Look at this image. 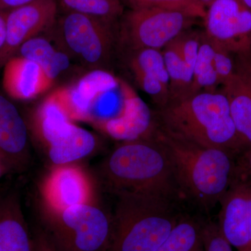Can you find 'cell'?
I'll return each instance as SVG.
<instances>
[{"label": "cell", "mask_w": 251, "mask_h": 251, "mask_svg": "<svg viewBox=\"0 0 251 251\" xmlns=\"http://www.w3.org/2000/svg\"><path fill=\"white\" fill-rule=\"evenodd\" d=\"M202 18L186 10L128 9L118 25V44L125 50H162Z\"/></svg>", "instance_id": "ba28073f"}, {"label": "cell", "mask_w": 251, "mask_h": 251, "mask_svg": "<svg viewBox=\"0 0 251 251\" xmlns=\"http://www.w3.org/2000/svg\"><path fill=\"white\" fill-rule=\"evenodd\" d=\"M6 11H0V51L2 50L6 40Z\"/></svg>", "instance_id": "f1b7e54d"}, {"label": "cell", "mask_w": 251, "mask_h": 251, "mask_svg": "<svg viewBox=\"0 0 251 251\" xmlns=\"http://www.w3.org/2000/svg\"><path fill=\"white\" fill-rule=\"evenodd\" d=\"M219 85L221 84L214 67V44L205 32L202 31L189 95L198 92H216Z\"/></svg>", "instance_id": "44dd1931"}, {"label": "cell", "mask_w": 251, "mask_h": 251, "mask_svg": "<svg viewBox=\"0 0 251 251\" xmlns=\"http://www.w3.org/2000/svg\"><path fill=\"white\" fill-rule=\"evenodd\" d=\"M199 1L204 7L206 8L212 1H214V0H199Z\"/></svg>", "instance_id": "4dcf8cb0"}, {"label": "cell", "mask_w": 251, "mask_h": 251, "mask_svg": "<svg viewBox=\"0 0 251 251\" xmlns=\"http://www.w3.org/2000/svg\"><path fill=\"white\" fill-rule=\"evenodd\" d=\"M124 6L129 9H180L193 11L204 18L206 8L199 0H122Z\"/></svg>", "instance_id": "603a6c76"}, {"label": "cell", "mask_w": 251, "mask_h": 251, "mask_svg": "<svg viewBox=\"0 0 251 251\" xmlns=\"http://www.w3.org/2000/svg\"><path fill=\"white\" fill-rule=\"evenodd\" d=\"M203 223L204 221L197 218L182 214L171 234L156 251H204Z\"/></svg>", "instance_id": "ffe728a7"}, {"label": "cell", "mask_w": 251, "mask_h": 251, "mask_svg": "<svg viewBox=\"0 0 251 251\" xmlns=\"http://www.w3.org/2000/svg\"><path fill=\"white\" fill-rule=\"evenodd\" d=\"M202 237L204 251H233V248L222 235L216 223L204 221Z\"/></svg>", "instance_id": "cb8c5ba5"}, {"label": "cell", "mask_w": 251, "mask_h": 251, "mask_svg": "<svg viewBox=\"0 0 251 251\" xmlns=\"http://www.w3.org/2000/svg\"><path fill=\"white\" fill-rule=\"evenodd\" d=\"M3 68V89L10 98L33 100L54 85L37 63L24 57L14 56Z\"/></svg>", "instance_id": "9a60e30c"}, {"label": "cell", "mask_w": 251, "mask_h": 251, "mask_svg": "<svg viewBox=\"0 0 251 251\" xmlns=\"http://www.w3.org/2000/svg\"><path fill=\"white\" fill-rule=\"evenodd\" d=\"M100 177L115 193L130 192L184 199L173 162L156 138L122 142L102 162Z\"/></svg>", "instance_id": "7a4b0ae2"}, {"label": "cell", "mask_w": 251, "mask_h": 251, "mask_svg": "<svg viewBox=\"0 0 251 251\" xmlns=\"http://www.w3.org/2000/svg\"><path fill=\"white\" fill-rule=\"evenodd\" d=\"M117 24L99 18L63 13L49 34L72 61L87 70L109 71L118 44Z\"/></svg>", "instance_id": "8992f818"}, {"label": "cell", "mask_w": 251, "mask_h": 251, "mask_svg": "<svg viewBox=\"0 0 251 251\" xmlns=\"http://www.w3.org/2000/svg\"><path fill=\"white\" fill-rule=\"evenodd\" d=\"M16 55L37 63L54 83L67 72L72 62L49 33L36 36L25 43Z\"/></svg>", "instance_id": "d6986e66"}, {"label": "cell", "mask_w": 251, "mask_h": 251, "mask_svg": "<svg viewBox=\"0 0 251 251\" xmlns=\"http://www.w3.org/2000/svg\"><path fill=\"white\" fill-rule=\"evenodd\" d=\"M203 19L212 42L238 58L251 59V11L242 0H214Z\"/></svg>", "instance_id": "30bf717a"}, {"label": "cell", "mask_w": 251, "mask_h": 251, "mask_svg": "<svg viewBox=\"0 0 251 251\" xmlns=\"http://www.w3.org/2000/svg\"><path fill=\"white\" fill-rule=\"evenodd\" d=\"M221 234L237 251H251V184L234 179L219 202Z\"/></svg>", "instance_id": "7c38bea8"}, {"label": "cell", "mask_w": 251, "mask_h": 251, "mask_svg": "<svg viewBox=\"0 0 251 251\" xmlns=\"http://www.w3.org/2000/svg\"><path fill=\"white\" fill-rule=\"evenodd\" d=\"M153 137L169 153L185 199L205 211L219 204L233 182L237 155L186 139L167 130L158 120Z\"/></svg>", "instance_id": "6da1fadb"}, {"label": "cell", "mask_w": 251, "mask_h": 251, "mask_svg": "<svg viewBox=\"0 0 251 251\" xmlns=\"http://www.w3.org/2000/svg\"><path fill=\"white\" fill-rule=\"evenodd\" d=\"M29 138L50 165L80 162L100 146L98 136L71 120L55 91L25 117Z\"/></svg>", "instance_id": "5b68a950"}, {"label": "cell", "mask_w": 251, "mask_h": 251, "mask_svg": "<svg viewBox=\"0 0 251 251\" xmlns=\"http://www.w3.org/2000/svg\"><path fill=\"white\" fill-rule=\"evenodd\" d=\"M58 11L57 0H36L6 11V40L0 51V68L25 43L49 32L55 25Z\"/></svg>", "instance_id": "8fae6325"}, {"label": "cell", "mask_w": 251, "mask_h": 251, "mask_svg": "<svg viewBox=\"0 0 251 251\" xmlns=\"http://www.w3.org/2000/svg\"><path fill=\"white\" fill-rule=\"evenodd\" d=\"M125 63L140 90L148 94L158 108L171 99V82L161 50H126Z\"/></svg>", "instance_id": "5bb4252c"}, {"label": "cell", "mask_w": 251, "mask_h": 251, "mask_svg": "<svg viewBox=\"0 0 251 251\" xmlns=\"http://www.w3.org/2000/svg\"><path fill=\"white\" fill-rule=\"evenodd\" d=\"M156 118L167 130L202 146L224 149L237 156L248 149L222 90L172 99L158 108Z\"/></svg>", "instance_id": "3957f363"}, {"label": "cell", "mask_w": 251, "mask_h": 251, "mask_svg": "<svg viewBox=\"0 0 251 251\" xmlns=\"http://www.w3.org/2000/svg\"><path fill=\"white\" fill-rule=\"evenodd\" d=\"M111 242L107 251H156L182 214L176 202L142 193H116Z\"/></svg>", "instance_id": "277c9868"}, {"label": "cell", "mask_w": 251, "mask_h": 251, "mask_svg": "<svg viewBox=\"0 0 251 251\" xmlns=\"http://www.w3.org/2000/svg\"><path fill=\"white\" fill-rule=\"evenodd\" d=\"M62 13H77L107 22L120 21L124 12L122 0H57Z\"/></svg>", "instance_id": "7402d4cb"}, {"label": "cell", "mask_w": 251, "mask_h": 251, "mask_svg": "<svg viewBox=\"0 0 251 251\" xmlns=\"http://www.w3.org/2000/svg\"><path fill=\"white\" fill-rule=\"evenodd\" d=\"M34 236L35 239L36 251H57L41 227L36 229Z\"/></svg>", "instance_id": "4316f807"}, {"label": "cell", "mask_w": 251, "mask_h": 251, "mask_svg": "<svg viewBox=\"0 0 251 251\" xmlns=\"http://www.w3.org/2000/svg\"><path fill=\"white\" fill-rule=\"evenodd\" d=\"M242 1L251 11V0H242Z\"/></svg>", "instance_id": "1f68e13d"}, {"label": "cell", "mask_w": 251, "mask_h": 251, "mask_svg": "<svg viewBox=\"0 0 251 251\" xmlns=\"http://www.w3.org/2000/svg\"><path fill=\"white\" fill-rule=\"evenodd\" d=\"M156 125V115L134 92L123 116L104 126L100 131L122 143L152 138Z\"/></svg>", "instance_id": "ac0fdd59"}, {"label": "cell", "mask_w": 251, "mask_h": 251, "mask_svg": "<svg viewBox=\"0 0 251 251\" xmlns=\"http://www.w3.org/2000/svg\"><path fill=\"white\" fill-rule=\"evenodd\" d=\"M5 173H9V172H8L6 168H5L4 164L0 161V178H1Z\"/></svg>", "instance_id": "f546056e"}, {"label": "cell", "mask_w": 251, "mask_h": 251, "mask_svg": "<svg viewBox=\"0 0 251 251\" xmlns=\"http://www.w3.org/2000/svg\"><path fill=\"white\" fill-rule=\"evenodd\" d=\"M234 179L251 184V148L247 149L236 158Z\"/></svg>", "instance_id": "484cf974"}, {"label": "cell", "mask_w": 251, "mask_h": 251, "mask_svg": "<svg viewBox=\"0 0 251 251\" xmlns=\"http://www.w3.org/2000/svg\"><path fill=\"white\" fill-rule=\"evenodd\" d=\"M41 209L59 211L100 204L97 180L80 162L50 165L39 185Z\"/></svg>", "instance_id": "9c48e42d"}, {"label": "cell", "mask_w": 251, "mask_h": 251, "mask_svg": "<svg viewBox=\"0 0 251 251\" xmlns=\"http://www.w3.org/2000/svg\"><path fill=\"white\" fill-rule=\"evenodd\" d=\"M234 125L241 138L251 148V59L238 58L233 75L223 85Z\"/></svg>", "instance_id": "e0dca14e"}, {"label": "cell", "mask_w": 251, "mask_h": 251, "mask_svg": "<svg viewBox=\"0 0 251 251\" xmlns=\"http://www.w3.org/2000/svg\"><path fill=\"white\" fill-rule=\"evenodd\" d=\"M212 43L214 47V67L220 84L223 86L233 75L236 62L233 59L234 54L222 46Z\"/></svg>", "instance_id": "d4e9b609"}, {"label": "cell", "mask_w": 251, "mask_h": 251, "mask_svg": "<svg viewBox=\"0 0 251 251\" xmlns=\"http://www.w3.org/2000/svg\"><path fill=\"white\" fill-rule=\"evenodd\" d=\"M0 251H36L34 234L29 228L21 196L16 191L0 198Z\"/></svg>", "instance_id": "2e32d148"}, {"label": "cell", "mask_w": 251, "mask_h": 251, "mask_svg": "<svg viewBox=\"0 0 251 251\" xmlns=\"http://www.w3.org/2000/svg\"><path fill=\"white\" fill-rule=\"evenodd\" d=\"M31 159L25 117L0 91V161L9 173L26 171Z\"/></svg>", "instance_id": "4fadbf2b"}, {"label": "cell", "mask_w": 251, "mask_h": 251, "mask_svg": "<svg viewBox=\"0 0 251 251\" xmlns=\"http://www.w3.org/2000/svg\"><path fill=\"white\" fill-rule=\"evenodd\" d=\"M34 1L36 0H0V11H9Z\"/></svg>", "instance_id": "83f0119b"}, {"label": "cell", "mask_w": 251, "mask_h": 251, "mask_svg": "<svg viewBox=\"0 0 251 251\" xmlns=\"http://www.w3.org/2000/svg\"><path fill=\"white\" fill-rule=\"evenodd\" d=\"M41 228L57 251H107L113 221L100 204L41 209Z\"/></svg>", "instance_id": "52a82bcc"}]
</instances>
